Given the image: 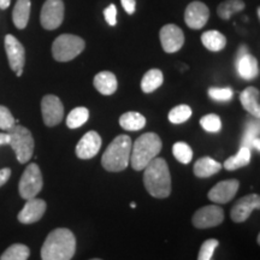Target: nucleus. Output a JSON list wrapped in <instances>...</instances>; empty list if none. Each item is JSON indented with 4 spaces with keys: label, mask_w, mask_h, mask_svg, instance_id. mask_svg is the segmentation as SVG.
Instances as JSON below:
<instances>
[{
    "label": "nucleus",
    "mask_w": 260,
    "mask_h": 260,
    "mask_svg": "<svg viewBox=\"0 0 260 260\" xmlns=\"http://www.w3.org/2000/svg\"><path fill=\"white\" fill-rule=\"evenodd\" d=\"M76 251V239L67 228H58L48 234L41 247L42 260H71Z\"/></svg>",
    "instance_id": "obj_1"
},
{
    "label": "nucleus",
    "mask_w": 260,
    "mask_h": 260,
    "mask_svg": "<svg viewBox=\"0 0 260 260\" xmlns=\"http://www.w3.org/2000/svg\"><path fill=\"white\" fill-rule=\"evenodd\" d=\"M144 171V184L149 195L165 199L171 194V176L165 159L154 158Z\"/></svg>",
    "instance_id": "obj_2"
},
{
    "label": "nucleus",
    "mask_w": 260,
    "mask_h": 260,
    "mask_svg": "<svg viewBox=\"0 0 260 260\" xmlns=\"http://www.w3.org/2000/svg\"><path fill=\"white\" fill-rule=\"evenodd\" d=\"M161 140L155 133H146L142 134L132 145V153H130V164L134 170L141 171L147 165L157 158L161 151Z\"/></svg>",
    "instance_id": "obj_3"
},
{
    "label": "nucleus",
    "mask_w": 260,
    "mask_h": 260,
    "mask_svg": "<svg viewBox=\"0 0 260 260\" xmlns=\"http://www.w3.org/2000/svg\"><path fill=\"white\" fill-rule=\"evenodd\" d=\"M132 145V139L128 135H118L113 139L102 157L104 169L110 172L125 170L130 161Z\"/></svg>",
    "instance_id": "obj_4"
},
{
    "label": "nucleus",
    "mask_w": 260,
    "mask_h": 260,
    "mask_svg": "<svg viewBox=\"0 0 260 260\" xmlns=\"http://www.w3.org/2000/svg\"><path fill=\"white\" fill-rule=\"evenodd\" d=\"M84 40L73 34H61L52 44V56L57 61H70L84 50Z\"/></svg>",
    "instance_id": "obj_5"
},
{
    "label": "nucleus",
    "mask_w": 260,
    "mask_h": 260,
    "mask_svg": "<svg viewBox=\"0 0 260 260\" xmlns=\"http://www.w3.org/2000/svg\"><path fill=\"white\" fill-rule=\"evenodd\" d=\"M10 142L9 145L14 149L17 160L21 164L28 162L34 153V138L31 133L22 125H14L9 130Z\"/></svg>",
    "instance_id": "obj_6"
},
{
    "label": "nucleus",
    "mask_w": 260,
    "mask_h": 260,
    "mask_svg": "<svg viewBox=\"0 0 260 260\" xmlns=\"http://www.w3.org/2000/svg\"><path fill=\"white\" fill-rule=\"evenodd\" d=\"M44 186V181H42V174L40 168L38 164L32 162L29 164L22 175L21 180L18 184V191L22 199L29 200L32 198H37V195L40 193Z\"/></svg>",
    "instance_id": "obj_7"
},
{
    "label": "nucleus",
    "mask_w": 260,
    "mask_h": 260,
    "mask_svg": "<svg viewBox=\"0 0 260 260\" xmlns=\"http://www.w3.org/2000/svg\"><path fill=\"white\" fill-rule=\"evenodd\" d=\"M64 21L63 0H46L42 5L40 23L46 30H54L59 28Z\"/></svg>",
    "instance_id": "obj_8"
},
{
    "label": "nucleus",
    "mask_w": 260,
    "mask_h": 260,
    "mask_svg": "<svg viewBox=\"0 0 260 260\" xmlns=\"http://www.w3.org/2000/svg\"><path fill=\"white\" fill-rule=\"evenodd\" d=\"M4 45L10 68L17 76H22L25 64V50L23 45L11 34L6 35Z\"/></svg>",
    "instance_id": "obj_9"
},
{
    "label": "nucleus",
    "mask_w": 260,
    "mask_h": 260,
    "mask_svg": "<svg viewBox=\"0 0 260 260\" xmlns=\"http://www.w3.org/2000/svg\"><path fill=\"white\" fill-rule=\"evenodd\" d=\"M224 220V211L218 205H209L201 207L194 213L193 225L198 229H209L222 224Z\"/></svg>",
    "instance_id": "obj_10"
},
{
    "label": "nucleus",
    "mask_w": 260,
    "mask_h": 260,
    "mask_svg": "<svg viewBox=\"0 0 260 260\" xmlns=\"http://www.w3.org/2000/svg\"><path fill=\"white\" fill-rule=\"evenodd\" d=\"M41 113L44 123L47 126L59 124L64 116V106L56 95H45L41 100Z\"/></svg>",
    "instance_id": "obj_11"
},
{
    "label": "nucleus",
    "mask_w": 260,
    "mask_h": 260,
    "mask_svg": "<svg viewBox=\"0 0 260 260\" xmlns=\"http://www.w3.org/2000/svg\"><path fill=\"white\" fill-rule=\"evenodd\" d=\"M161 47L167 53H175L180 51L184 45V34L176 24H167L159 32Z\"/></svg>",
    "instance_id": "obj_12"
},
{
    "label": "nucleus",
    "mask_w": 260,
    "mask_h": 260,
    "mask_svg": "<svg viewBox=\"0 0 260 260\" xmlns=\"http://www.w3.org/2000/svg\"><path fill=\"white\" fill-rule=\"evenodd\" d=\"M260 197L258 194H249L236 201L230 212V217L235 223H243L249 218L254 210H259Z\"/></svg>",
    "instance_id": "obj_13"
},
{
    "label": "nucleus",
    "mask_w": 260,
    "mask_h": 260,
    "mask_svg": "<svg viewBox=\"0 0 260 260\" xmlns=\"http://www.w3.org/2000/svg\"><path fill=\"white\" fill-rule=\"evenodd\" d=\"M210 18V10L201 2H191L184 11V22L190 29L198 30L205 27Z\"/></svg>",
    "instance_id": "obj_14"
},
{
    "label": "nucleus",
    "mask_w": 260,
    "mask_h": 260,
    "mask_svg": "<svg viewBox=\"0 0 260 260\" xmlns=\"http://www.w3.org/2000/svg\"><path fill=\"white\" fill-rule=\"evenodd\" d=\"M240 182L237 180H226L217 183L209 191V199L214 204H226L235 198L239 190Z\"/></svg>",
    "instance_id": "obj_15"
},
{
    "label": "nucleus",
    "mask_w": 260,
    "mask_h": 260,
    "mask_svg": "<svg viewBox=\"0 0 260 260\" xmlns=\"http://www.w3.org/2000/svg\"><path fill=\"white\" fill-rule=\"evenodd\" d=\"M102 138L94 130L82 136L76 146V155L80 159H92L98 154L102 147Z\"/></svg>",
    "instance_id": "obj_16"
},
{
    "label": "nucleus",
    "mask_w": 260,
    "mask_h": 260,
    "mask_svg": "<svg viewBox=\"0 0 260 260\" xmlns=\"http://www.w3.org/2000/svg\"><path fill=\"white\" fill-rule=\"evenodd\" d=\"M46 212V203L42 199L32 198L27 200L24 207L18 213V220L22 224H32L40 220Z\"/></svg>",
    "instance_id": "obj_17"
},
{
    "label": "nucleus",
    "mask_w": 260,
    "mask_h": 260,
    "mask_svg": "<svg viewBox=\"0 0 260 260\" xmlns=\"http://www.w3.org/2000/svg\"><path fill=\"white\" fill-rule=\"evenodd\" d=\"M235 67L237 73L242 79L247 81H251L255 77H258L259 75V65L258 60L255 57H253L252 54L246 53L245 56L235 60Z\"/></svg>",
    "instance_id": "obj_18"
},
{
    "label": "nucleus",
    "mask_w": 260,
    "mask_h": 260,
    "mask_svg": "<svg viewBox=\"0 0 260 260\" xmlns=\"http://www.w3.org/2000/svg\"><path fill=\"white\" fill-rule=\"evenodd\" d=\"M240 102L247 112L251 113L254 118L260 117V93L255 87H247L240 95Z\"/></svg>",
    "instance_id": "obj_19"
},
{
    "label": "nucleus",
    "mask_w": 260,
    "mask_h": 260,
    "mask_svg": "<svg viewBox=\"0 0 260 260\" xmlns=\"http://www.w3.org/2000/svg\"><path fill=\"white\" fill-rule=\"evenodd\" d=\"M93 84L98 92L103 95H112L118 87L116 75L111 71H102V73L96 74Z\"/></svg>",
    "instance_id": "obj_20"
},
{
    "label": "nucleus",
    "mask_w": 260,
    "mask_h": 260,
    "mask_svg": "<svg viewBox=\"0 0 260 260\" xmlns=\"http://www.w3.org/2000/svg\"><path fill=\"white\" fill-rule=\"evenodd\" d=\"M259 119H251L246 123L245 133L241 140V147H247L249 149L254 148L260 151V139H259Z\"/></svg>",
    "instance_id": "obj_21"
},
{
    "label": "nucleus",
    "mask_w": 260,
    "mask_h": 260,
    "mask_svg": "<svg viewBox=\"0 0 260 260\" xmlns=\"http://www.w3.org/2000/svg\"><path fill=\"white\" fill-rule=\"evenodd\" d=\"M31 2L30 0H17L12 11V21L18 29L27 27L29 17H30Z\"/></svg>",
    "instance_id": "obj_22"
},
{
    "label": "nucleus",
    "mask_w": 260,
    "mask_h": 260,
    "mask_svg": "<svg viewBox=\"0 0 260 260\" xmlns=\"http://www.w3.org/2000/svg\"><path fill=\"white\" fill-rule=\"evenodd\" d=\"M222 169V164L210 157H203L198 159L194 165V174L195 176L200 178L211 177L212 175L217 174Z\"/></svg>",
    "instance_id": "obj_23"
},
{
    "label": "nucleus",
    "mask_w": 260,
    "mask_h": 260,
    "mask_svg": "<svg viewBox=\"0 0 260 260\" xmlns=\"http://www.w3.org/2000/svg\"><path fill=\"white\" fill-rule=\"evenodd\" d=\"M201 42L209 51L219 52L226 46V38L218 30H209L201 35Z\"/></svg>",
    "instance_id": "obj_24"
},
{
    "label": "nucleus",
    "mask_w": 260,
    "mask_h": 260,
    "mask_svg": "<svg viewBox=\"0 0 260 260\" xmlns=\"http://www.w3.org/2000/svg\"><path fill=\"white\" fill-rule=\"evenodd\" d=\"M119 125L129 132H138L146 125V118L139 112H125L119 117Z\"/></svg>",
    "instance_id": "obj_25"
},
{
    "label": "nucleus",
    "mask_w": 260,
    "mask_h": 260,
    "mask_svg": "<svg viewBox=\"0 0 260 260\" xmlns=\"http://www.w3.org/2000/svg\"><path fill=\"white\" fill-rule=\"evenodd\" d=\"M251 149L247 147H241L235 155L228 158L226 160L224 161L223 167L225 168L228 171H235L237 169L247 167V165L249 164V161H251Z\"/></svg>",
    "instance_id": "obj_26"
},
{
    "label": "nucleus",
    "mask_w": 260,
    "mask_h": 260,
    "mask_svg": "<svg viewBox=\"0 0 260 260\" xmlns=\"http://www.w3.org/2000/svg\"><path fill=\"white\" fill-rule=\"evenodd\" d=\"M164 77L159 69H151L144 75L141 81V89L144 93H152L162 84Z\"/></svg>",
    "instance_id": "obj_27"
},
{
    "label": "nucleus",
    "mask_w": 260,
    "mask_h": 260,
    "mask_svg": "<svg viewBox=\"0 0 260 260\" xmlns=\"http://www.w3.org/2000/svg\"><path fill=\"white\" fill-rule=\"evenodd\" d=\"M245 2L243 0H225L220 3L217 8V14L224 21H228L234 14L241 12L245 9Z\"/></svg>",
    "instance_id": "obj_28"
},
{
    "label": "nucleus",
    "mask_w": 260,
    "mask_h": 260,
    "mask_svg": "<svg viewBox=\"0 0 260 260\" xmlns=\"http://www.w3.org/2000/svg\"><path fill=\"white\" fill-rule=\"evenodd\" d=\"M89 118V110L87 107H75L67 117V125L70 129H76L82 126Z\"/></svg>",
    "instance_id": "obj_29"
},
{
    "label": "nucleus",
    "mask_w": 260,
    "mask_h": 260,
    "mask_svg": "<svg viewBox=\"0 0 260 260\" xmlns=\"http://www.w3.org/2000/svg\"><path fill=\"white\" fill-rule=\"evenodd\" d=\"M30 249L22 243H15L10 246L0 256V260H28Z\"/></svg>",
    "instance_id": "obj_30"
},
{
    "label": "nucleus",
    "mask_w": 260,
    "mask_h": 260,
    "mask_svg": "<svg viewBox=\"0 0 260 260\" xmlns=\"http://www.w3.org/2000/svg\"><path fill=\"white\" fill-rule=\"evenodd\" d=\"M191 116V109L188 105H178L175 106L174 109L169 112L168 118L169 121L174 124H182L187 122Z\"/></svg>",
    "instance_id": "obj_31"
},
{
    "label": "nucleus",
    "mask_w": 260,
    "mask_h": 260,
    "mask_svg": "<svg viewBox=\"0 0 260 260\" xmlns=\"http://www.w3.org/2000/svg\"><path fill=\"white\" fill-rule=\"evenodd\" d=\"M172 153H174V157L182 164H189L191 158H193V151H191L190 146L186 142H176L172 146Z\"/></svg>",
    "instance_id": "obj_32"
},
{
    "label": "nucleus",
    "mask_w": 260,
    "mask_h": 260,
    "mask_svg": "<svg viewBox=\"0 0 260 260\" xmlns=\"http://www.w3.org/2000/svg\"><path fill=\"white\" fill-rule=\"evenodd\" d=\"M200 125L203 126L204 130L209 133H218L220 129H222V122H220V118L214 113H211V115L204 116L203 118L200 119Z\"/></svg>",
    "instance_id": "obj_33"
},
{
    "label": "nucleus",
    "mask_w": 260,
    "mask_h": 260,
    "mask_svg": "<svg viewBox=\"0 0 260 260\" xmlns=\"http://www.w3.org/2000/svg\"><path fill=\"white\" fill-rule=\"evenodd\" d=\"M219 242L216 239H210L206 240L203 243V246L200 247L199 255H198V260H211L213 256V253L216 251V248L218 247Z\"/></svg>",
    "instance_id": "obj_34"
},
{
    "label": "nucleus",
    "mask_w": 260,
    "mask_h": 260,
    "mask_svg": "<svg viewBox=\"0 0 260 260\" xmlns=\"http://www.w3.org/2000/svg\"><path fill=\"white\" fill-rule=\"evenodd\" d=\"M209 95L211 99L216 100V102H229V100H232L234 92L229 87H226V88L212 87V88L209 89Z\"/></svg>",
    "instance_id": "obj_35"
},
{
    "label": "nucleus",
    "mask_w": 260,
    "mask_h": 260,
    "mask_svg": "<svg viewBox=\"0 0 260 260\" xmlns=\"http://www.w3.org/2000/svg\"><path fill=\"white\" fill-rule=\"evenodd\" d=\"M16 124V119L8 107L0 105V129L9 132Z\"/></svg>",
    "instance_id": "obj_36"
},
{
    "label": "nucleus",
    "mask_w": 260,
    "mask_h": 260,
    "mask_svg": "<svg viewBox=\"0 0 260 260\" xmlns=\"http://www.w3.org/2000/svg\"><path fill=\"white\" fill-rule=\"evenodd\" d=\"M104 17H105V21L107 24L111 25V27H115L117 24V8L116 5H109L107 8L104 10Z\"/></svg>",
    "instance_id": "obj_37"
},
{
    "label": "nucleus",
    "mask_w": 260,
    "mask_h": 260,
    "mask_svg": "<svg viewBox=\"0 0 260 260\" xmlns=\"http://www.w3.org/2000/svg\"><path fill=\"white\" fill-rule=\"evenodd\" d=\"M123 9L128 15H133L136 10V0H121Z\"/></svg>",
    "instance_id": "obj_38"
},
{
    "label": "nucleus",
    "mask_w": 260,
    "mask_h": 260,
    "mask_svg": "<svg viewBox=\"0 0 260 260\" xmlns=\"http://www.w3.org/2000/svg\"><path fill=\"white\" fill-rule=\"evenodd\" d=\"M10 176H11V170H10L9 168L2 169V170H0V187L4 186L6 182L9 181Z\"/></svg>",
    "instance_id": "obj_39"
},
{
    "label": "nucleus",
    "mask_w": 260,
    "mask_h": 260,
    "mask_svg": "<svg viewBox=\"0 0 260 260\" xmlns=\"http://www.w3.org/2000/svg\"><path fill=\"white\" fill-rule=\"evenodd\" d=\"M10 142V135L9 133H0V146L3 145H9Z\"/></svg>",
    "instance_id": "obj_40"
},
{
    "label": "nucleus",
    "mask_w": 260,
    "mask_h": 260,
    "mask_svg": "<svg viewBox=\"0 0 260 260\" xmlns=\"http://www.w3.org/2000/svg\"><path fill=\"white\" fill-rule=\"evenodd\" d=\"M11 4V0H0V9L6 10Z\"/></svg>",
    "instance_id": "obj_41"
},
{
    "label": "nucleus",
    "mask_w": 260,
    "mask_h": 260,
    "mask_svg": "<svg viewBox=\"0 0 260 260\" xmlns=\"http://www.w3.org/2000/svg\"><path fill=\"white\" fill-rule=\"evenodd\" d=\"M130 207H132V209H135L136 204L135 203H132V204H130Z\"/></svg>",
    "instance_id": "obj_42"
},
{
    "label": "nucleus",
    "mask_w": 260,
    "mask_h": 260,
    "mask_svg": "<svg viewBox=\"0 0 260 260\" xmlns=\"http://www.w3.org/2000/svg\"><path fill=\"white\" fill-rule=\"evenodd\" d=\"M256 14H258V17L260 16V9L258 8V11H256Z\"/></svg>",
    "instance_id": "obj_43"
},
{
    "label": "nucleus",
    "mask_w": 260,
    "mask_h": 260,
    "mask_svg": "<svg viewBox=\"0 0 260 260\" xmlns=\"http://www.w3.org/2000/svg\"><path fill=\"white\" fill-rule=\"evenodd\" d=\"M90 260H102V259H98V258H95V259H90Z\"/></svg>",
    "instance_id": "obj_44"
}]
</instances>
